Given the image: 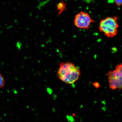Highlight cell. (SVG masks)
<instances>
[{
	"instance_id": "obj_1",
	"label": "cell",
	"mask_w": 122,
	"mask_h": 122,
	"mask_svg": "<svg viewBox=\"0 0 122 122\" xmlns=\"http://www.w3.org/2000/svg\"><path fill=\"white\" fill-rule=\"evenodd\" d=\"M81 74L80 68L70 62H61L57 71V76L59 78L70 85L77 81Z\"/></svg>"
},
{
	"instance_id": "obj_3",
	"label": "cell",
	"mask_w": 122,
	"mask_h": 122,
	"mask_svg": "<svg viewBox=\"0 0 122 122\" xmlns=\"http://www.w3.org/2000/svg\"><path fill=\"white\" fill-rule=\"evenodd\" d=\"M106 76L109 80L110 88L112 90L118 89L121 90L122 88V65L119 64L116 67L115 69L109 71Z\"/></svg>"
},
{
	"instance_id": "obj_6",
	"label": "cell",
	"mask_w": 122,
	"mask_h": 122,
	"mask_svg": "<svg viewBox=\"0 0 122 122\" xmlns=\"http://www.w3.org/2000/svg\"><path fill=\"white\" fill-rule=\"evenodd\" d=\"M5 81L2 75L0 73V88L4 87L5 85Z\"/></svg>"
},
{
	"instance_id": "obj_5",
	"label": "cell",
	"mask_w": 122,
	"mask_h": 122,
	"mask_svg": "<svg viewBox=\"0 0 122 122\" xmlns=\"http://www.w3.org/2000/svg\"><path fill=\"white\" fill-rule=\"evenodd\" d=\"M66 3L64 2V0H62L61 2L57 4V10L58 11V16H59L62 12L67 10L66 6Z\"/></svg>"
},
{
	"instance_id": "obj_8",
	"label": "cell",
	"mask_w": 122,
	"mask_h": 122,
	"mask_svg": "<svg viewBox=\"0 0 122 122\" xmlns=\"http://www.w3.org/2000/svg\"><path fill=\"white\" fill-rule=\"evenodd\" d=\"M94 86H95L96 87H99L100 86V85H99V84L97 83V82H95V83H94Z\"/></svg>"
},
{
	"instance_id": "obj_4",
	"label": "cell",
	"mask_w": 122,
	"mask_h": 122,
	"mask_svg": "<svg viewBox=\"0 0 122 122\" xmlns=\"http://www.w3.org/2000/svg\"><path fill=\"white\" fill-rule=\"evenodd\" d=\"M94 21L87 12L81 11L76 14L75 17L74 23L75 26L81 29L87 30Z\"/></svg>"
},
{
	"instance_id": "obj_7",
	"label": "cell",
	"mask_w": 122,
	"mask_h": 122,
	"mask_svg": "<svg viewBox=\"0 0 122 122\" xmlns=\"http://www.w3.org/2000/svg\"><path fill=\"white\" fill-rule=\"evenodd\" d=\"M114 2L117 6L120 7L122 4V0H113Z\"/></svg>"
},
{
	"instance_id": "obj_2",
	"label": "cell",
	"mask_w": 122,
	"mask_h": 122,
	"mask_svg": "<svg viewBox=\"0 0 122 122\" xmlns=\"http://www.w3.org/2000/svg\"><path fill=\"white\" fill-rule=\"evenodd\" d=\"M119 24L117 16H109L101 20L99 28L100 32L104 33L108 38H113L117 36Z\"/></svg>"
}]
</instances>
